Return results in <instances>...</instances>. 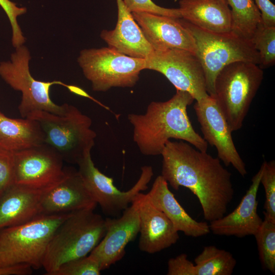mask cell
Listing matches in <instances>:
<instances>
[{
  "mask_svg": "<svg viewBox=\"0 0 275 275\" xmlns=\"http://www.w3.org/2000/svg\"><path fill=\"white\" fill-rule=\"evenodd\" d=\"M77 62L96 92L133 87L146 65L145 59L129 57L110 47L82 50Z\"/></svg>",
  "mask_w": 275,
  "mask_h": 275,
  "instance_id": "obj_9",
  "label": "cell"
},
{
  "mask_svg": "<svg viewBox=\"0 0 275 275\" xmlns=\"http://www.w3.org/2000/svg\"><path fill=\"white\" fill-rule=\"evenodd\" d=\"M260 180L264 188L265 201L263 211L264 219L275 223V162L264 161Z\"/></svg>",
  "mask_w": 275,
  "mask_h": 275,
  "instance_id": "obj_28",
  "label": "cell"
},
{
  "mask_svg": "<svg viewBox=\"0 0 275 275\" xmlns=\"http://www.w3.org/2000/svg\"><path fill=\"white\" fill-rule=\"evenodd\" d=\"M116 2L118 20L116 27L111 31L103 30L100 37L108 47L120 53L131 57L146 59L153 53V48L123 1Z\"/></svg>",
  "mask_w": 275,
  "mask_h": 275,
  "instance_id": "obj_19",
  "label": "cell"
},
{
  "mask_svg": "<svg viewBox=\"0 0 275 275\" xmlns=\"http://www.w3.org/2000/svg\"><path fill=\"white\" fill-rule=\"evenodd\" d=\"M33 272L32 267L26 263L8 265L0 267V275H29Z\"/></svg>",
  "mask_w": 275,
  "mask_h": 275,
  "instance_id": "obj_35",
  "label": "cell"
},
{
  "mask_svg": "<svg viewBox=\"0 0 275 275\" xmlns=\"http://www.w3.org/2000/svg\"><path fill=\"white\" fill-rule=\"evenodd\" d=\"M131 14L154 50L179 49L196 54L194 38L181 18L144 12Z\"/></svg>",
  "mask_w": 275,
  "mask_h": 275,
  "instance_id": "obj_15",
  "label": "cell"
},
{
  "mask_svg": "<svg viewBox=\"0 0 275 275\" xmlns=\"http://www.w3.org/2000/svg\"><path fill=\"white\" fill-rule=\"evenodd\" d=\"M145 61V69L161 73L176 90L188 92L196 101L208 95L204 71L195 53L179 49L154 50Z\"/></svg>",
  "mask_w": 275,
  "mask_h": 275,
  "instance_id": "obj_11",
  "label": "cell"
},
{
  "mask_svg": "<svg viewBox=\"0 0 275 275\" xmlns=\"http://www.w3.org/2000/svg\"><path fill=\"white\" fill-rule=\"evenodd\" d=\"M70 212L42 214L24 224L0 230V267L20 263L42 267L48 244Z\"/></svg>",
  "mask_w": 275,
  "mask_h": 275,
  "instance_id": "obj_5",
  "label": "cell"
},
{
  "mask_svg": "<svg viewBox=\"0 0 275 275\" xmlns=\"http://www.w3.org/2000/svg\"><path fill=\"white\" fill-rule=\"evenodd\" d=\"M255 237L260 262L265 270L275 273V223L264 219Z\"/></svg>",
  "mask_w": 275,
  "mask_h": 275,
  "instance_id": "obj_26",
  "label": "cell"
},
{
  "mask_svg": "<svg viewBox=\"0 0 275 275\" xmlns=\"http://www.w3.org/2000/svg\"><path fill=\"white\" fill-rule=\"evenodd\" d=\"M0 6L6 14L12 28V44L15 48L23 45L25 38L17 21V17L25 14V7H19L16 4L10 0H0Z\"/></svg>",
  "mask_w": 275,
  "mask_h": 275,
  "instance_id": "obj_30",
  "label": "cell"
},
{
  "mask_svg": "<svg viewBox=\"0 0 275 275\" xmlns=\"http://www.w3.org/2000/svg\"><path fill=\"white\" fill-rule=\"evenodd\" d=\"M261 13L263 23L267 26H275V6L270 0H255Z\"/></svg>",
  "mask_w": 275,
  "mask_h": 275,
  "instance_id": "obj_34",
  "label": "cell"
},
{
  "mask_svg": "<svg viewBox=\"0 0 275 275\" xmlns=\"http://www.w3.org/2000/svg\"><path fill=\"white\" fill-rule=\"evenodd\" d=\"M168 275H197L195 265L181 254L170 259L168 262Z\"/></svg>",
  "mask_w": 275,
  "mask_h": 275,
  "instance_id": "obj_33",
  "label": "cell"
},
{
  "mask_svg": "<svg viewBox=\"0 0 275 275\" xmlns=\"http://www.w3.org/2000/svg\"><path fill=\"white\" fill-rule=\"evenodd\" d=\"M123 1L131 13L144 12L176 18H182L179 9L162 7L155 4L152 0Z\"/></svg>",
  "mask_w": 275,
  "mask_h": 275,
  "instance_id": "obj_31",
  "label": "cell"
},
{
  "mask_svg": "<svg viewBox=\"0 0 275 275\" xmlns=\"http://www.w3.org/2000/svg\"><path fill=\"white\" fill-rule=\"evenodd\" d=\"M101 271L98 262L89 255L64 263L52 275H99Z\"/></svg>",
  "mask_w": 275,
  "mask_h": 275,
  "instance_id": "obj_29",
  "label": "cell"
},
{
  "mask_svg": "<svg viewBox=\"0 0 275 275\" xmlns=\"http://www.w3.org/2000/svg\"><path fill=\"white\" fill-rule=\"evenodd\" d=\"M14 157L15 184L45 189L65 175L62 157L45 143L14 152Z\"/></svg>",
  "mask_w": 275,
  "mask_h": 275,
  "instance_id": "obj_12",
  "label": "cell"
},
{
  "mask_svg": "<svg viewBox=\"0 0 275 275\" xmlns=\"http://www.w3.org/2000/svg\"><path fill=\"white\" fill-rule=\"evenodd\" d=\"M146 194L152 204L166 215L178 232L193 237L202 236L210 232L209 226L206 222L193 219L181 206L161 175L155 178L150 190Z\"/></svg>",
  "mask_w": 275,
  "mask_h": 275,
  "instance_id": "obj_21",
  "label": "cell"
},
{
  "mask_svg": "<svg viewBox=\"0 0 275 275\" xmlns=\"http://www.w3.org/2000/svg\"><path fill=\"white\" fill-rule=\"evenodd\" d=\"M231 8V32L251 40L262 22L261 13L253 0H227Z\"/></svg>",
  "mask_w": 275,
  "mask_h": 275,
  "instance_id": "obj_24",
  "label": "cell"
},
{
  "mask_svg": "<svg viewBox=\"0 0 275 275\" xmlns=\"http://www.w3.org/2000/svg\"><path fill=\"white\" fill-rule=\"evenodd\" d=\"M161 155V175L174 189L183 186L197 196L206 221L225 215L234 189L231 173L218 157L182 140L168 141Z\"/></svg>",
  "mask_w": 275,
  "mask_h": 275,
  "instance_id": "obj_1",
  "label": "cell"
},
{
  "mask_svg": "<svg viewBox=\"0 0 275 275\" xmlns=\"http://www.w3.org/2000/svg\"><path fill=\"white\" fill-rule=\"evenodd\" d=\"M263 169V162L238 206L228 215L210 222V230L213 234L241 238L256 233L263 221L257 213V199Z\"/></svg>",
  "mask_w": 275,
  "mask_h": 275,
  "instance_id": "obj_17",
  "label": "cell"
},
{
  "mask_svg": "<svg viewBox=\"0 0 275 275\" xmlns=\"http://www.w3.org/2000/svg\"><path fill=\"white\" fill-rule=\"evenodd\" d=\"M194 108L203 139L215 147L220 160L227 167L231 164L244 177L247 174L245 163L235 147L232 131L215 98L208 95L196 101Z\"/></svg>",
  "mask_w": 275,
  "mask_h": 275,
  "instance_id": "obj_13",
  "label": "cell"
},
{
  "mask_svg": "<svg viewBox=\"0 0 275 275\" xmlns=\"http://www.w3.org/2000/svg\"><path fill=\"white\" fill-rule=\"evenodd\" d=\"M194 261L197 275H231L237 262L230 252L214 245L205 246Z\"/></svg>",
  "mask_w": 275,
  "mask_h": 275,
  "instance_id": "obj_25",
  "label": "cell"
},
{
  "mask_svg": "<svg viewBox=\"0 0 275 275\" xmlns=\"http://www.w3.org/2000/svg\"><path fill=\"white\" fill-rule=\"evenodd\" d=\"M263 71L255 63L238 61L217 74L213 96L231 131L243 126L251 104L261 85Z\"/></svg>",
  "mask_w": 275,
  "mask_h": 275,
  "instance_id": "obj_6",
  "label": "cell"
},
{
  "mask_svg": "<svg viewBox=\"0 0 275 275\" xmlns=\"http://www.w3.org/2000/svg\"><path fill=\"white\" fill-rule=\"evenodd\" d=\"M181 17L190 24L210 32H231V14L227 0H180Z\"/></svg>",
  "mask_w": 275,
  "mask_h": 275,
  "instance_id": "obj_22",
  "label": "cell"
},
{
  "mask_svg": "<svg viewBox=\"0 0 275 275\" xmlns=\"http://www.w3.org/2000/svg\"><path fill=\"white\" fill-rule=\"evenodd\" d=\"M45 189L14 184L0 198V230L26 223L41 215Z\"/></svg>",
  "mask_w": 275,
  "mask_h": 275,
  "instance_id": "obj_20",
  "label": "cell"
},
{
  "mask_svg": "<svg viewBox=\"0 0 275 275\" xmlns=\"http://www.w3.org/2000/svg\"><path fill=\"white\" fill-rule=\"evenodd\" d=\"M14 184V152L0 148V198Z\"/></svg>",
  "mask_w": 275,
  "mask_h": 275,
  "instance_id": "obj_32",
  "label": "cell"
},
{
  "mask_svg": "<svg viewBox=\"0 0 275 275\" xmlns=\"http://www.w3.org/2000/svg\"><path fill=\"white\" fill-rule=\"evenodd\" d=\"M181 20L194 38L196 54L204 71L209 95L214 96L215 78L226 66L238 61L259 65V54L251 41L231 32L224 34L212 33L199 28L182 18Z\"/></svg>",
  "mask_w": 275,
  "mask_h": 275,
  "instance_id": "obj_7",
  "label": "cell"
},
{
  "mask_svg": "<svg viewBox=\"0 0 275 275\" xmlns=\"http://www.w3.org/2000/svg\"><path fill=\"white\" fill-rule=\"evenodd\" d=\"M44 143V133L37 121L11 118L0 111L1 148L15 152Z\"/></svg>",
  "mask_w": 275,
  "mask_h": 275,
  "instance_id": "obj_23",
  "label": "cell"
},
{
  "mask_svg": "<svg viewBox=\"0 0 275 275\" xmlns=\"http://www.w3.org/2000/svg\"><path fill=\"white\" fill-rule=\"evenodd\" d=\"M94 210L71 212L57 228L42 263L46 274L52 275L68 261L88 256L102 239L106 232L105 219Z\"/></svg>",
  "mask_w": 275,
  "mask_h": 275,
  "instance_id": "obj_3",
  "label": "cell"
},
{
  "mask_svg": "<svg viewBox=\"0 0 275 275\" xmlns=\"http://www.w3.org/2000/svg\"><path fill=\"white\" fill-rule=\"evenodd\" d=\"M136 200L140 219V250L154 254L175 244L179 236L170 220L152 204L147 194L139 193Z\"/></svg>",
  "mask_w": 275,
  "mask_h": 275,
  "instance_id": "obj_18",
  "label": "cell"
},
{
  "mask_svg": "<svg viewBox=\"0 0 275 275\" xmlns=\"http://www.w3.org/2000/svg\"><path fill=\"white\" fill-rule=\"evenodd\" d=\"M194 100L188 92L177 90L167 101L150 103L144 114L128 115L133 127V141L142 154L161 155L171 139L185 141L200 151H207L208 143L195 130L187 114V107Z\"/></svg>",
  "mask_w": 275,
  "mask_h": 275,
  "instance_id": "obj_2",
  "label": "cell"
},
{
  "mask_svg": "<svg viewBox=\"0 0 275 275\" xmlns=\"http://www.w3.org/2000/svg\"><path fill=\"white\" fill-rule=\"evenodd\" d=\"M97 205L78 170L66 168L64 177L47 188L41 201L42 214L74 212L95 209Z\"/></svg>",
  "mask_w": 275,
  "mask_h": 275,
  "instance_id": "obj_16",
  "label": "cell"
},
{
  "mask_svg": "<svg viewBox=\"0 0 275 275\" xmlns=\"http://www.w3.org/2000/svg\"><path fill=\"white\" fill-rule=\"evenodd\" d=\"M105 219L104 236L89 255L98 263L101 270L109 268L125 254V248L140 231L136 197L121 216Z\"/></svg>",
  "mask_w": 275,
  "mask_h": 275,
  "instance_id": "obj_14",
  "label": "cell"
},
{
  "mask_svg": "<svg viewBox=\"0 0 275 275\" xmlns=\"http://www.w3.org/2000/svg\"><path fill=\"white\" fill-rule=\"evenodd\" d=\"M31 59L27 47L22 45L15 48L10 60L0 62V76L12 89L21 93L18 111L21 117L27 118L37 111H44L57 115L65 113L67 103L58 105L50 98L51 86L60 85L67 88L69 85L60 81H43L36 80L30 71Z\"/></svg>",
  "mask_w": 275,
  "mask_h": 275,
  "instance_id": "obj_8",
  "label": "cell"
},
{
  "mask_svg": "<svg viewBox=\"0 0 275 275\" xmlns=\"http://www.w3.org/2000/svg\"><path fill=\"white\" fill-rule=\"evenodd\" d=\"M27 118L38 122L44 143L69 163L77 164L95 145L97 134L91 128V119L73 105L67 103L63 115L37 111Z\"/></svg>",
  "mask_w": 275,
  "mask_h": 275,
  "instance_id": "obj_4",
  "label": "cell"
},
{
  "mask_svg": "<svg viewBox=\"0 0 275 275\" xmlns=\"http://www.w3.org/2000/svg\"><path fill=\"white\" fill-rule=\"evenodd\" d=\"M78 171L86 187L103 212L110 216H118L135 200L142 191L148 187L153 176L152 167H141L140 176L128 190H120L112 178L101 173L95 166L91 153L86 155L77 163Z\"/></svg>",
  "mask_w": 275,
  "mask_h": 275,
  "instance_id": "obj_10",
  "label": "cell"
},
{
  "mask_svg": "<svg viewBox=\"0 0 275 275\" xmlns=\"http://www.w3.org/2000/svg\"><path fill=\"white\" fill-rule=\"evenodd\" d=\"M260 57L259 66L267 68L275 63V26L259 23L251 40Z\"/></svg>",
  "mask_w": 275,
  "mask_h": 275,
  "instance_id": "obj_27",
  "label": "cell"
}]
</instances>
